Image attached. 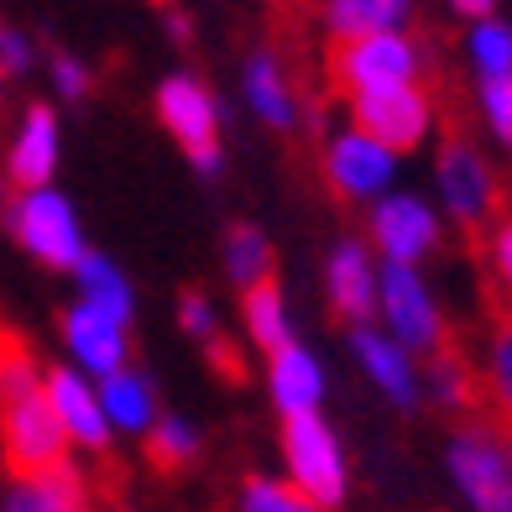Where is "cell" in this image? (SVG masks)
<instances>
[{"label":"cell","mask_w":512,"mask_h":512,"mask_svg":"<svg viewBox=\"0 0 512 512\" xmlns=\"http://www.w3.org/2000/svg\"><path fill=\"white\" fill-rule=\"evenodd\" d=\"M0 465L11 481H42L68 465V434L48 403V366L6 319H0Z\"/></svg>","instance_id":"1"},{"label":"cell","mask_w":512,"mask_h":512,"mask_svg":"<svg viewBox=\"0 0 512 512\" xmlns=\"http://www.w3.org/2000/svg\"><path fill=\"white\" fill-rule=\"evenodd\" d=\"M450 471L476 512H512V429L492 413L471 418L450 445Z\"/></svg>","instance_id":"2"},{"label":"cell","mask_w":512,"mask_h":512,"mask_svg":"<svg viewBox=\"0 0 512 512\" xmlns=\"http://www.w3.org/2000/svg\"><path fill=\"white\" fill-rule=\"evenodd\" d=\"M330 84L345 100L371 95V89H398V84H418L424 74V53L418 42L403 32H371V37H351L330 48Z\"/></svg>","instance_id":"3"},{"label":"cell","mask_w":512,"mask_h":512,"mask_svg":"<svg viewBox=\"0 0 512 512\" xmlns=\"http://www.w3.org/2000/svg\"><path fill=\"white\" fill-rule=\"evenodd\" d=\"M439 194H445L450 215L465 225L471 246H481V236L502 215V183L492 173V162L476 152V142L460 131H450L445 147H439Z\"/></svg>","instance_id":"4"},{"label":"cell","mask_w":512,"mask_h":512,"mask_svg":"<svg viewBox=\"0 0 512 512\" xmlns=\"http://www.w3.org/2000/svg\"><path fill=\"white\" fill-rule=\"evenodd\" d=\"M157 121L178 136L199 173L220 168V105L194 74H168L157 84Z\"/></svg>","instance_id":"5"},{"label":"cell","mask_w":512,"mask_h":512,"mask_svg":"<svg viewBox=\"0 0 512 512\" xmlns=\"http://www.w3.org/2000/svg\"><path fill=\"white\" fill-rule=\"evenodd\" d=\"M283 455H288L293 486L314 507H340V497H345V460H340L335 434L319 424V413H288L283 418Z\"/></svg>","instance_id":"6"},{"label":"cell","mask_w":512,"mask_h":512,"mask_svg":"<svg viewBox=\"0 0 512 512\" xmlns=\"http://www.w3.org/2000/svg\"><path fill=\"white\" fill-rule=\"evenodd\" d=\"M351 121L361 136H371L377 147H387L392 157L413 152L434 126V100L424 84H398V89H371V95L351 100Z\"/></svg>","instance_id":"7"},{"label":"cell","mask_w":512,"mask_h":512,"mask_svg":"<svg viewBox=\"0 0 512 512\" xmlns=\"http://www.w3.org/2000/svg\"><path fill=\"white\" fill-rule=\"evenodd\" d=\"M11 236L27 246L42 267H79V225H74V209H68V199H58L53 189H37V194H16L11 209Z\"/></svg>","instance_id":"8"},{"label":"cell","mask_w":512,"mask_h":512,"mask_svg":"<svg viewBox=\"0 0 512 512\" xmlns=\"http://www.w3.org/2000/svg\"><path fill=\"white\" fill-rule=\"evenodd\" d=\"M382 314L387 324L398 330L403 345H413V351H439L445 345V319H439L429 288L418 283L413 267H392L382 272Z\"/></svg>","instance_id":"9"},{"label":"cell","mask_w":512,"mask_h":512,"mask_svg":"<svg viewBox=\"0 0 512 512\" xmlns=\"http://www.w3.org/2000/svg\"><path fill=\"white\" fill-rule=\"evenodd\" d=\"M324 178L340 199H371L392 183V152L351 126L324 147Z\"/></svg>","instance_id":"10"},{"label":"cell","mask_w":512,"mask_h":512,"mask_svg":"<svg viewBox=\"0 0 512 512\" xmlns=\"http://www.w3.org/2000/svg\"><path fill=\"white\" fill-rule=\"evenodd\" d=\"M371 236H377V246L387 251L392 267H413L418 256H429L439 246V220L424 199L392 194V199L377 204V215H371Z\"/></svg>","instance_id":"11"},{"label":"cell","mask_w":512,"mask_h":512,"mask_svg":"<svg viewBox=\"0 0 512 512\" xmlns=\"http://www.w3.org/2000/svg\"><path fill=\"white\" fill-rule=\"evenodd\" d=\"M53 168H58V115L48 105H32L21 131H16V142H11L6 178L16 194H37V189H48Z\"/></svg>","instance_id":"12"},{"label":"cell","mask_w":512,"mask_h":512,"mask_svg":"<svg viewBox=\"0 0 512 512\" xmlns=\"http://www.w3.org/2000/svg\"><path fill=\"white\" fill-rule=\"evenodd\" d=\"M48 403L58 413V424L68 439H79L84 450H95L105 455V413H100V398L89 392L74 371H63V366H48Z\"/></svg>","instance_id":"13"},{"label":"cell","mask_w":512,"mask_h":512,"mask_svg":"<svg viewBox=\"0 0 512 512\" xmlns=\"http://www.w3.org/2000/svg\"><path fill=\"white\" fill-rule=\"evenodd\" d=\"M63 335H68V351H74L89 371H100V377L121 371V361H126V324L95 314L89 304H74V309H63Z\"/></svg>","instance_id":"14"},{"label":"cell","mask_w":512,"mask_h":512,"mask_svg":"<svg viewBox=\"0 0 512 512\" xmlns=\"http://www.w3.org/2000/svg\"><path fill=\"white\" fill-rule=\"evenodd\" d=\"M413 0H319V21L335 42L371 37V32H403Z\"/></svg>","instance_id":"15"},{"label":"cell","mask_w":512,"mask_h":512,"mask_svg":"<svg viewBox=\"0 0 512 512\" xmlns=\"http://www.w3.org/2000/svg\"><path fill=\"white\" fill-rule=\"evenodd\" d=\"M246 100L272 131H288L298 121V95H293V79L283 74L277 53H251V63H246Z\"/></svg>","instance_id":"16"},{"label":"cell","mask_w":512,"mask_h":512,"mask_svg":"<svg viewBox=\"0 0 512 512\" xmlns=\"http://www.w3.org/2000/svg\"><path fill=\"white\" fill-rule=\"evenodd\" d=\"M330 304L340 319H366L371 304H377V283H371V262H366V246L361 241H345L330 256Z\"/></svg>","instance_id":"17"},{"label":"cell","mask_w":512,"mask_h":512,"mask_svg":"<svg viewBox=\"0 0 512 512\" xmlns=\"http://www.w3.org/2000/svg\"><path fill=\"white\" fill-rule=\"evenodd\" d=\"M319 392H324V382H319V366L309 361V351L283 345V351L272 356V398L283 408V418L288 413H314Z\"/></svg>","instance_id":"18"},{"label":"cell","mask_w":512,"mask_h":512,"mask_svg":"<svg viewBox=\"0 0 512 512\" xmlns=\"http://www.w3.org/2000/svg\"><path fill=\"white\" fill-rule=\"evenodd\" d=\"M356 351H361V366L377 377V387L387 392L392 403H413L418 398V382H413V366H408V351H398L392 340L371 335V330H356Z\"/></svg>","instance_id":"19"},{"label":"cell","mask_w":512,"mask_h":512,"mask_svg":"<svg viewBox=\"0 0 512 512\" xmlns=\"http://www.w3.org/2000/svg\"><path fill=\"white\" fill-rule=\"evenodd\" d=\"M241 309H246V330H251V340L262 345V351L277 356L283 345H293V335H288V314H283V288H277V277L241 288Z\"/></svg>","instance_id":"20"},{"label":"cell","mask_w":512,"mask_h":512,"mask_svg":"<svg viewBox=\"0 0 512 512\" xmlns=\"http://www.w3.org/2000/svg\"><path fill=\"white\" fill-rule=\"evenodd\" d=\"M79 283H84V304L115 319V324H126L131 319V288H126V277L115 272L110 262H100V256H79Z\"/></svg>","instance_id":"21"},{"label":"cell","mask_w":512,"mask_h":512,"mask_svg":"<svg viewBox=\"0 0 512 512\" xmlns=\"http://www.w3.org/2000/svg\"><path fill=\"white\" fill-rule=\"evenodd\" d=\"M486 413L512 429V314L492 319V361H486Z\"/></svg>","instance_id":"22"},{"label":"cell","mask_w":512,"mask_h":512,"mask_svg":"<svg viewBox=\"0 0 512 512\" xmlns=\"http://www.w3.org/2000/svg\"><path fill=\"white\" fill-rule=\"evenodd\" d=\"M486 304L492 319L512 314V209H502L486 230Z\"/></svg>","instance_id":"23"},{"label":"cell","mask_w":512,"mask_h":512,"mask_svg":"<svg viewBox=\"0 0 512 512\" xmlns=\"http://www.w3.org/2000/svg\"><path fill=\"white\" fill-rule=\"evenodd\" d=\"M95 398H100V413L115 418V424H126V429H147L152 424V392H147V382L136 377V371H110Z\"/></svg>","instance_id":"24"},{"label":"cell","mask_w":512,"mask_h":512,"mask_svg":"<svg viewBox=\"0 0 512 512\" xmlns=\"http://www.w3.org/2000/svg\"><path fill=\"white\" fill-rule=\"evenodd\" d=\"M194 455H199V434L183 424V418H162V424H152V434H147V465L157 476L189 471Z\"/></svg>","instance_id":"25"},{"label":"cell","mask_w":512,"mask_h":512,"mask_svg":"<svg viewBox=\"0 0 512 512\" xmlns=\"http://www.w3.org/2000/svg\"><path fill=\"white\" fill-rule=\"evenodd\" d=\"M225 262H230V277H236L241 288L277 277V272H272V246L262 241V230H251V225H236V230L225 236Z\"/></svg>","instance_id":"26"},{"label":"cell","mask_w":512,"mask_h":512,"mask_svg":"<svg viewBox=\"0 0 512 512\" xmlns=\"http://www.w3.org/2000/svg\"><path fill=\"white\" fill-rule=\"evenodd\" d=\"M465 48H471V63H476L481 79H507L512 74V27L507 21H497V16L476 21Z\"/></svg>","instance_id":"27"},{"label":"cell","mask_w":512,"mask_h":512,"mask_svg":"<svg viewBox=\"0 0 512 512\" xmlns=\"http://www.w3.org/2000/svg\"><path fill=\"white\" fill-rule=\"evenodd\" d=\"M241 502H246V512H319L293 481H262V476L246 481Z\"/></svg>","instance_id":"28"},{"label":"cell","mask_w":512,"mask_h":512,"mask_svg":"<svg viewBox=\"0 0 512 512\" xmlns=\"http://www.w3.org/2000/svg\"><path fill=\"white\" fill-rule=\"evenodd\" d=\"M481 115L502 147H512V74L507 79H481Z\"/></svg>","instance_id":"29"},{"label":"cell","mask_w":512,"mask_h":512,"mask_svg":"<svg viewBox=\"0 0 512 512\" xmlns=\"http://www.w3.org/2000/svg\"><path fill=\"white\" fill-rule=\"evenodd\" d=\"M53 84H58V95H68V100H84V95H89V68H84L79 58L58 53V58H53Z\"/></svg>","instance_id":"30"},{"label":"cell","mask_w":512,"mask_h":512,"mask_svg":"<svg viewBox=\"0 0 512 512\" xmlns=\"http://www.w3.org/2000/svg\"><path fill=\"white\" fill-rule=\"evenodd\" d=\"M27 63H32V42L21 32H11V27H0V68H6V74H21Z\"/></svg>","instance_id":"31"},{"label":"cell","mask_w":512,"mask_h":512,"mask_svg":"<svg viewBox=\"0 0 512 512\" xmlns=\"http://www.w3.org/2000/svg\"><path fill=\"white\" fill-rule=\"evenodd\" d=\"M183 330H194L199 340H215V319H209L199 293H183Z\"/></svg>","instance_id":"32"},{"label":"cell","mask_w":512,"mask_h":512,"mask_svg":"<svg viewBox=\"0 0 512 512\" xmlns=\"http://www.w3.org/2000/svg\"><path fill=\"white\" fill-rule=\"evenodd\" d=\"M209 361H215V366L225 371V382H241V377H246L241 361H236V345H230V340H215V351H209Z\"/></svg>","instance_id":"33"},{"label":"cell","mask_w":512,"mask_h":512,"mask_svg":"<svg viewBox=\"0 0 512 512\" xmlns=\"http://www.w3.org/2000/svg\"><path fill=\"white\" fill-rule=\"evenodd\" d=\"M450 6H455L460 16H471V21H486V16H492V6H497V0H450Z\"/></svg>","instance_id":"34"}]
</instances>
